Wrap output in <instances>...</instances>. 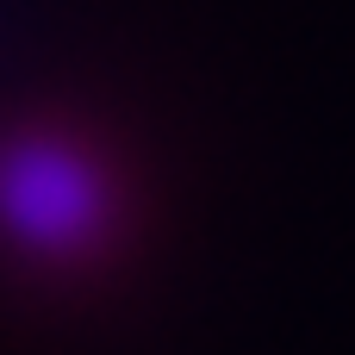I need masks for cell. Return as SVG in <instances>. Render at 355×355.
Listing matches in <instances>:
<instances>
[{
  "instance_id": "obj_1",
  "label": "cell",
  "mask_w": 355,
  "mask_h": 355,
  "mask_svg": "<svg viewBox=\"0 0 355 355\" xmlns=\"http://www.w3.org/2000/svg\"><path fill=\"white\" fill-rule=\"evenodd\" d=\"M100 200L75 156L62 150H6L0 156V218L31 243H81Z\"/></svg>"
}]
</instances>
